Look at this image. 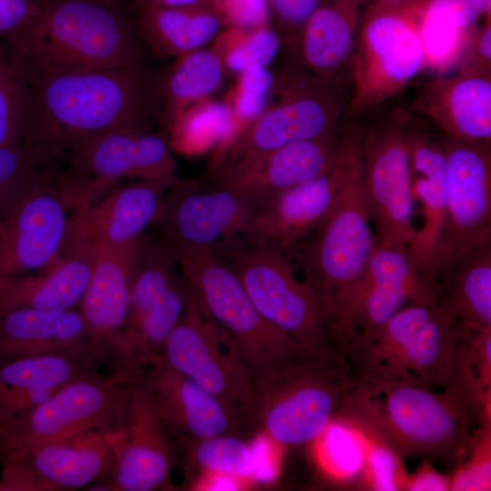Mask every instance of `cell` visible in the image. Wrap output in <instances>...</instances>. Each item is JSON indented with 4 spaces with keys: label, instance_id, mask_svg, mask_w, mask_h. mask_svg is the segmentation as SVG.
<instances>
[{
    "label": "cell",
    "instance_id": "obj_1",
    "mask_svg": "<svg viewBox=\"0 0 491 491\" xmlns=\"http://www.w3.org/2000/svg\"><path fill=\"white\" fill-rule=\"evenodd\" d=\"M24 64V63H23ZM21 145L49 163L105 134L150 131L163 121L159 75L115 69L30 67Z\"/></svg>",
    "mask_w": 491,
    "mask_h": 491
},
{
    "label": "cell",
    "instance_id": "obj_2",
    "mask_svg": "<svg viewBox=\"0 0 491 491\" xmlns=\"http://www.w3.org/2000/svg\"><path fill=\"white\" fill-rule=\"evenodd\" d=\"M486 406L462 383L433 390L351 376L336 415L391 452L452 464L479 442Z\"/></svg>",
    "mask_w": 491,
    "mask_h": 491
},
{
    "label": "cell",
    "instance_id": "obj_3",
    "mask_svg": "<svg viewBox=\"0 0 491 491\" xmlns=\"http://www.w3.org/2000/svg\"><path fill=\"white\" fill-rule=\"evenodd\" d=\"M346 170L323 221L288 256L297 257L321 302L330 335L338 328L376 246L363 185L361 130L344 133Z\"/></svg>",
    "mask_w": 491,
    "mask_h": 491
},
{
    "label": "cell",
    "instance_id": "obj_4",
    "mask_svg": "<svg viewBox=\"0 0 491 491\" xmlns=\"http://www.w3.org/2000/svg\"><path fill=\"white\" fill-rule=\"evenodd\" d=\"M7 44L30 67L115 69L144 65L137 29L105 0H43Z\"/></svg>",
    "mask_w": 491,
    "mask_h": 491
},
{
    "label": "cell",
    "instance_id": "obj_5",
    "mask_svg": "<svg viewBox=\"0 0 491 491\" xmlns=\"http://www.w3.org/2000/svg\"><path fill=\"white\" fill-rule=\"evenodd\" d=\"M164 236L174 246L180 270L205 311L237 345L255 386L320 360L263 316L221 257L210 249Z\"/></svg>",
    "mask_w": 491,
    "mask_h": 491
},
{
    "label": "cell",
    "instance_id": "obj_6",
    "mask_svg": "<svg viewBox=\"0 0 491 491\" xmlns=\"http://www.w3.org/2000/svg\"><path fill=\"white\" fill-rule=\"evenodd\" d=\"M466 328L437 304L397 312L356 357L354 377L439 390L462 383Z\"/></svg>",
    "mask_w": 491,
    "mask_h": 491
},
{
    "label": "cell",
    "instance_id": "obj_7",
    "mask_svg": "<svg viewBox=\"0 0 491 491\" xmlns=\"http://www.w3.org/2000/svg\"><path fill=\"white\" fill-rule=\"evenodd\" d=\"M235 272L249 298L271 324L320 360H340L316 292L296 275L280 248L247 235L210 249Z\"/></svg>",
    "mask_w": 491,
    "mask_h": 491
},
{
    "label": "cell",
    "instance_id": "obj_8",
    "mask_svg": "<svg viewBox=\"0 0 491 491\" xmlns=\"http://www.w3.org/2000/svg\"><path fill=\"white\" fill-rule=\"evenodd\" d=\"M138 375L101 370L66 384L41 404L17 415L0 428L2 463L75 434L121 431Z\"/></svg>",
    "mask_w": 491,
    "mask_h": 491
},
{
    "label": "cell",
    "instance_id": "obj_9",
    "mask_svg": "<svg viewBox=\"0 0 491 491\" xmlns=\"http://www.w3.org/2000/svg\"><path fill=\"white\" fill-rule=\"evenodd\" d=\"M350 379L338 360H316L255 386L246 426L285 446L309 443L336 416Z\"/></svg>",
    "mask_w": 491,
    "mask_h": 491
},
{
    "label": "cell",
    "instance_id": "obj_10",
    "mask_svg": "<svg viewBox=\"0 0 491 491\" xmlns=\"http://www.w3.org/2000/svg\"><path fill=\"white\" fill-rule=\"evenodd\" d=\"M69 169L59 172L58 192L67 209L94 202L131 178L158 182L172 188L180 184L166 134L123 130L101 135L65 158Z\"/></svg>",
    "mask_w": 491,
    "mask_h": 491
},
{
    "label": "cell",
    "instance_id": "obj_11",
    "mask_svg": "<svg viewBox=\"0 0 491 491\" xmlns=\"http://www.w3.org/2000/svg\"><path fill=\"white\" fill-rule=\"evenodd\" d=\"M439 285L407 246H376L336 333L344 358L352 361L397 312L407 306H432Z\"/></svg>",
    "mask_w": 491,
    "mask_h": 491
},
{
    "label": "cell",
    "instance_id": "obj_12",
    "mask_svg": "<svg viewBox=\"0 0 491 491\" xmlns=\"http://www.w3.org/2000/svg\"><path fill=\"white\" fill-rule=\"evenodd\" d=\"M188 287L185 309L165 343L161 359L218 398L247 427L253 376L235 342Z\"/></svg>",
    "mask_w": 491,
    "mask_h": 491
},
{
    "label": "cell",
    "instance_id": "obj_13",
    "mask_svg": "<svg viewBox=\"0 0 491 491\" xmlns=\"http://www.w3.org/2000/svg\"><path fill=\"white\" fill-rule=\"evenodd\" d=\"M408 125L396 115L361 129L363 185L378 244L408 246L416 231Z\"/></svg>",
    "mask_w": 491,
    "mask_h": 491
},
{
    "label": "cell",
    "instance_id": "obj_14",
    "mask_svg": "<svg viewBox=\"0 0 491 491\" xmlns=\"http://www.w3.org/2000/svg\"><path fill=\"white\" fill-rule=\"evenodd\" d=\"M145 235L120 246H95L86 253L92 258V271L77 306L106 366L133 375L143 369L129 337L128 323Z\"/></svg>",
    "mask_w": 491,
    "mask_h": 491
},
{
    "label": "cell",
    "instance_id": "obj_15",
    "mask_svg": "<svg viewBox=\"0 0 491 491\" xmlns=\"http://www.w3.org/2000/svg\"><path fill=\"white\" fill-rule=\"evenodd\" d=\"M442 141L446 154V205L431 257L434 274L442 265L491 239L490 142L450 135Z\"/></svg>",
    "mask_w": 491,
    "mask_h": 491
},
{
    "label": "cell",
    "instance_id": "obj_16",
    "mask_svg": "<svg viewBox=\"0 0 491 491\" xmlns=\"http://www.w3.org/2000/svg\"><path fill=\"white\" fill-rule=\"evenodd\" d=\"M425 61L410 7L374 5L363 24L356 63L357 105L378 103L405 86Z\"/></svg>",
    "mask_w": 491,
    "mask_h": 491
},
{
    "label": "cell",
    "instance_id": "obj_17",
    "mask_svg": "<svg viewBox=\"0 0 491 491\" xmlns=\"http://www.w3.org/2000/svg\"><path fill=\"white\" fill-rule=\"evenodd\" d=\"M175 461V442L158 416L138 375L131 389L122 430L115 442L111 475L87 489H169Z\"/></svg>",
    "mask_w": 491,
    "mask_h": 491
},
{
    "label": "cell",
    "instance_id": "obj_18",
    "mask_svg": "<svg viewBox=\"0 0 491 491\" xmlns=\"http://www.w3.org/2000/svg\"><path fill=\"white\" fill-rule=\"evenodd\" d=\"M255 205L233 188L183 180L165 195L154 224L168 237L213 249L247 234Z\"/></svg>",
    "mask_w": 491,
    "mask_h": 491
},
{
    "label": "cell",
    "instance_id": "obj_19",
    "mask_svg": "<svg viewBox=\"0 0 491 491\" xmlns=\"http://www.w3.org/2000/svg\"><path fill=\"white\" fill-rule=\"evenodd\" d=\"M167 185L153 181L115 186L94 202L71 210L60 256L84 255L99 246H120L154 224Z\"/></svg>",
    "mask_w": 491,
    "mask_h": 491
},
{
    "label": "cell",
    "instance_id": "obj_20",
    "mask_svg": "<svg viewBox=\"0 0 491 491\" xmlns=\"http://www.w3.org/2000/svg\"><path fill=\"white\" fill-rule=\"evenodd\" d=\"M55 173L0 217V276L42 271L60 256L68 215Z\"/></svg>",
    "mask_w": 491,
    "mask_h": 491
},
{
    "label": "cell",
    "instance_id": "obj_21",
    "mask_svg": "<svg viewBox=\"0 0 491 491\" xmlns=\"http://www.w3.org/2000/svg\"><path fill=\"white\" fill-rule=\"evenodd\" d=\"M340 144L341 135L336 134L246 155L220 165L212 182L242 193L256 205L321 174L337 157Z\"/></svg>",
    "mask_w": 491,
    "mask_h": 491
},
{
    "label": "cell",
    "instance_id": "obj_22",
    "mask_svg": "<svg viewBox=\"0 0 491 491\" xmlns=\"http://www.w3.org/2000/svg\"><path fill=\"white\" fill-rule=\"evenodd\" d=\"M139 380L175 445L222 434H240L246 428L223 402L162 359L145 366Z\"/></svg>",
    "mask_w": 491,
    "mask_h": 491
},
{
    "label": "cell",
    "instance_id": "obj_23",
    "mask_svg": "<svg viewBox=\"0 0 491 491\" xmlns=\"http://www.w3.org/2000/svg\"><path fill=\"white\" fill-rule=\"evenodd\" d=\"M345 170L346 146L342 135L339 154L325 171L255 205L246 235L289 253L326 216Z\"/></svg>",
    "mask_w": 491,
    "mask_h": 491
},
{
    "label": "cell",
    "instance_id": "obj_24",
    "mask_svg": "<svg viewBox=\"0 0 491 491\" xmlns=\"http://www.w3.org/2000/svg\"><path fill=\"white\" fill-rule=\"evenodd\" d=\"M338 106L320 84L291 88L232 139L224 163L288 143L336 135Z\"/></svg>",
    "mask_w": 491,
    "mask_h": 491
},
{
    "label": "cell",
    "instance_id": "obj_25",
    "mask_svg": "<svg viewBox=\"0 0 491 491\" xmlns=\"http://www.w3.org/2000/svg\"><path fill=\"white\" fill-rule=\"evenodd\" d=\"M41 356H95L104 362L76 308L15 309L0 315V363Z\"/></svg>",
    "mask_w": 491,
    "mask_h": 491
},
{
    "label": "cell",
    "instance_id": "obj_26",
    "mask_svg": "<svg viewBox=\"0 0 491 491\" xmlns=\"http://www.w3.org/2000/svg\"><path fill=\"white\" fill-rule=\"evenodd\" d=\"M118 432L87 431L57 439L22 459L41 491H68L106 480L114 464Z\"/></svg>",
    "mask_w": 491,
    "mask_h": 491
},
{
    "label": "cell",
    "instance_id": "obj_27",
    "mask_svg": "<svg viewBox=\"0 0 491 491\" xmlns=\"http://www.w3.org/2000/svg\"><path fill=\"white\" fill-rule=\"evenodd\" d=\"M104 366L95 356H41L0 363V428L66 384Z\"/></svg>",
    "mask_w": 491,
    "mask_h": 491
},
{
    "label": "cell",
    "instance_id": "obj_28",
    "mask_svg": "<svg viewBox=\"0 0 491 491\" xmlns=\"http://www.w3.org/2000/svg\"><path fill=\"white\" fill-rule=\"evenodd\" d=\"M92 271L89 255L60 256L36 275L0 276V315L15 309L76 308Z\"/></svg>",
    "mask_w": 491,
    "mask_h": 491
},
{
    "label": "cell",
    "instance_id": "obj_29",
    "mask_svg": "<svg viewBox=\"0 0 491 491\" xmlns=\"http://www.w3.org/2000/svg\"><path fill=\"white\" fill-rule=\"evenodd\" d=\"M436 304L466 328L491 329V239L439 266Z\"/></svg>",
    "mask_w": 491,
    "mask_h": 491
},
{
    "label": "cell",
    "instance_id": "obj_30",
    "mask_svg": "<svg viewBox=\"0 0 491 491\" xmlns=\"http://www.w3.org/2000/svg\"><path fill=\"white\" fill-rule=\"evenodd\" d=\"M427 108L446 135L490 142L491 82L480 73H467L438 83Z\"/></svg>",
    "mask_w": 491,
    "mask_h": 491
},
{
    "label": "cell",
    "instance_id": "obj_31",
    "mask_svg": "<svg viewBox=\"0 0 491 491\" xmlns=\"http://www.w3.org/2000/svg\"><path fill=\"white\" fill-rule=\"evenodd\" d=\"M137 32L145 45L166 57H181L204 48L224 26L208 7L141 5Z\"/></svg>",
    "mask_w": 491,
    "mask_h": 491
},
{
    "label": "cell",
    "instance_id": "obj_32",
    "mask_svg": "<svg viewBox=\"0 0 491 491\" xmlns=\"http://www.w3.org/2000/svg\"><path fill=\"white\" fill-rule=\"evenodd\" d=\"M365 0H329L305 23L303 55L320 75L339 68L352 50L357 18Z\"/></svg>",
    "mask_w": 491,
    "mask_h": 491
},
{
    "label": "cell",
    "instance_id": "obj_33",
    "mask_svg": "<svg viewBox=\"0 0 491 491\" xmlns=\"http://www.w3.org/2000/svg\"><path fill=\"white\" fill-rule=\"evenodd\" d=\"M225 70L217 49L201 48L177 58L159 76L163 122L168 125L185 109L204 102L221 85Z\"/></svg>",
    "mask_w": 491,
    "mask_h": 491
},
{
    "label": "cell",
    "instance_id": "obj_34",
    "mask_svg": "<svg viewBox=\"0 0 491 491\" xmlns=\"http://www.w3.org/2000/svg\"><path fill=\"white\" fill-rule=\"evenodd\" d=\"M28 100L26 69L6 42L0 46V146L21 145Z\"/></svg>",
    "mask_w": 491,
    "mask_h": 491
},
{
    "label": "cell",
    "instance_id": "obj_35",
    "mask_svg": "<svg viewBox=\"0 0 491 491\" xmlns=\"http://www.w3.org/2000/svg\"><path fill=\"white\" fill-rule=\"evenodd\" d=\"M176 445L185 451L186 466L207 476L238 478L252 472L250 447L239 434H222Z\"/></svg>",
    "mask_w": 491,
    "mask_h": 491
},
{
    "label": "cell",
    "instance_id": "obj_36",
    "mask_svg": "<svg viewBox=\"0 0 491 491\" xmlns=\"http://www.w3.org/2000/svg\"><path fill=\"white\" fill-rule=\"evenodd\" d=\"M425 60L435 66L448 65L458 55L466 29L456 15L438 0L411 6Z\"/></svg>",
    "mask_w": 491,
    "mask_h": 491
},
{
    "label": "cell",
    "instance_id": "obj_37",
    "mask_svg": "<svg viewBox=\"0 0 491 491\" xmlns=\"http://www.w3.org/2000/svg\"><path fill=\"white\" fill-rule=\"evenodd\" d=\"M54 165L21 145L0 146V217L51 175Z\"/></svg>",
    "mask_w": 491,
    "mask_h": 491
},
{
    "label": "cell",
    "instance_id": "obj_38",
    "mask_svg": "<svg viewBox=\"0 0 491 491\" xmlns=\"http://www.w3.org/2000/svg\"><path fill=\"white\" fill-rule=\"evenodd\" d=\"M412 193L415 202L420 204L423 225L407 247L420 265L432 271L431 257L445 213L446 179L412 176Z\"/></svg>",
    "mask_w": 491,
    "mask_h": 491
},
{
    "label": "cell",
    "instance_id": "obj_39",
    "mask_svg": "<svg viewBox=\"0 0 491 491\" xmlns=\"http://www.w3.org/2000/svg\"><path fill=\"white\" fill-rule=\"evenodd\" d=\"M232 107L217 102H201L181 113L168 125L171 147L185 149L193 139L209 140L231 134L235 127Z\"/></svg>",
    "mask_w": 491,
    "mask_h": 491
},
{
    "label": "cell",
    "instance_id": "obj_40",
    "mask_svg": "<svg viewBox=\"0 0 491 491\" xmlns=\"http://www.w3.org/2000/svg\"><path fill=\"white\" fill-rule=\"evenodd\" d=\"M234 29L239 40L221 55L225 69L241 74L252 66H267L275 59L280 39L268 25L250 30Z\"/></svg>",
    "mask_w": 491,
    "mask_h": 491
},
{
    "label": "cell",
    "instance_id": "obj_41",
    "mask_svg": "<svg viewBox=\"0 0 491 491\" xmlns=\"http://www.w3.org/2000/svg\"><path fill=\"white\" fill-rule=\"evenodd\" d=\"M275 84V76L267 66L256 65L241 73L232 107L235 125L238 120L247 125L264 113Z\"/></svg>",
    "mask_w": 491,
    "mask_h": 491
},
{
    "label": "cell",
    "instance_id": "obj_42",
    "mask_svg": "<svg viewBox=\"0 0 491 491\" xmlns=\"http://www.w3.org/2000/svg\"><path fill=\"white\" fill-rule=\"evenodd\" d=\"M208 7L224 26L250 30L268 25L269 0H209Z\"/></svg>",
    "mask_w": 491,
    "mask_h": 491
},
{
    "label": "cell",
    "instance_id": "obj_43",
    "mask_svg": "<svg viewBox=\"0 0 491 491\" xmlns=\"http://www.w3.org/2000/svg\"><path fill=\"white\" fill-rule=\"evenodd\" d=\"M38 0H0V40H8L39 14Z\"/></svg>",
    "mask_w": 491,
    "mask_h": 491
},
{
    "label": "cell",
    "instance_id": "obj_44",
    "mask_svg": "<svg viewBox=\"0 0 491 491\" xmlns=\"http://www.w3.org/2000/svg\"><path fill=\"white\" fill-rule=\"evenodd\" d=\"M269 3L271 9L292 25L306 23L320 5V0H269Z\"/></svg>",
    "mask_w": 491,
    "mask_h": 491
},
{
    "label": "cell",
    "instance_id": "obj_45",
    "mask_svg": "<svg viewBox=\"0 0 491 491\" xmlns=\"http://www.w3.org/2000/svg\"><path fill=\"white\" fill-rule=\"evenodd\" d=\"M448 7L465 29L471 26L484 13L490 12V0H438Z\"/></svg>",
    "mask_w": 491,
    "mask_h": 491
},
{
    "label": "cell",
    "instance_id": "obj_46",
    "mask_svg": "<svg viewBox=\"0 0 491 491\" xmlns=\"http://www.w3.org/2000/svg\"><path fill=\"white\" fill-rule=\"evenodd\" d=\"M490 464L487 458L476 461L465 469L454 481L453 489H486L489 486Z\"/></svg>",
    "mask_w": 491,
    "mask_h": 491
},
{
    "label": "cell",
    "instance_id": "obj_47",
    "mask_svg": "<svg viewBox=\"0 0 491 491\" xmlns=\"http://www.w3.org/2000/svg\"><path fill=\"white\" fill-rule=\"evenodd\" d=\"M140 2L141 5H151L165 7L192 8L208 7L209 0H140Z\"/></svg>",
    "mask_w": 491,
    "mask_h": 491
},
{
    "label": "cell",
    "instance_id": "obj_48",
    "mask_svg": "<svg viewBox=\"0 0 491 491\" xmlns=\"http://www.w3.org/2000/svg\"><path fill=\"white\" fill-rule=\"evenodd\" d=\"M479 54L485 61L491 59V25H486L481 32L478 43Z\"/></svg>",
    "mask_w": 491,
    "mask_h": 491
},
{
    "label": "cell",
    "instance_id": "obj_49",
    "mask_svg": "<svg viewBox=\"0 0 491 491\" xmlns=\"http://www.w3.org/2000/svg\"><path fill=\"white\" fill-rule=\"evenodd\" d=\"M416 3V0H375L374 5L386 8L404 9L412 6Z\"/></svg>",
    "mask_w": 491,
    "mask_h": 491
}]
</instances>
